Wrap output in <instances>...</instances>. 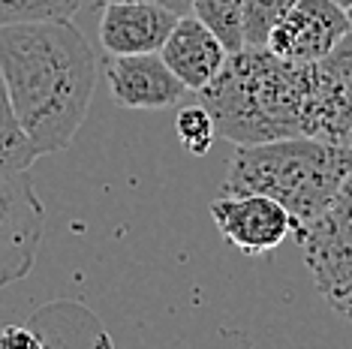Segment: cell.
Instances as JSON below:
<instances>
[{
  "label": "cell",
  "instance_id": "7c38bea8",
  "mask_svg": "<svg viewBox=\"0 0 352 349\" xmlns=\"http://www.w3.org/2000/svg\"><path fill=\"white\" fill-rule=\"evenodd\" d=\"M39 160V150L28 139L25 126L15 115L12 97L6 91L3 73H0V178L30 172V166Z\"/></svg>",
  "mask_w": 352,
  "mask_h": 349
},
{
  "label": "cell",
  "instance_id": "4fadbf2b",
  "mask_svg": "<svg viewBox=\"0 0 352 349\" xmlns=\"http://www.w3.org/2000/svg\"><path fill=\"white\" fill-rule=\"evenodd\" d=\"M193 15L217 34L229 54L244 49V0H193Z\"/></svg>",
  "mask_w": 352,
  "mask_h": 349
},
{
  "label": "cell",
  "instance_id": "6da1fadb",
  "mask_svg": "<svg viewBox=\"0 0 352 349\" xmlns=\"http://www.w3.org/2000/svg\"><path fill=\"white\" fill-rule=\"evenodd\" d=\"M0 73L39 157L73 145L100 73L94 49L73 21L0 27Z\"/></svg>",
  "mask_w": 352,
  "mask_h": 349
},
{
  "label": "cell",
  "instance_id": "ba28073f",
  "mask_svg": "<svg viewBox=\"0 0 352 349\" xmlns=\"http://www.w3.org/2000/svg\"><path fill=\"white\" fill-rule=\"evenodd\" d=\"M106 82L118 106L163 112L178 106L187 85L169 69L163 54H111L106 67Z\"/></svg>",
  "mask_w": 352,
  "mask_h": 349
},
{
  "label": "cell",
  "instance_id": "5bb4252c",
  "mask_svg": "<svg viewBox=\"0 0 352 349\" xmlns=\"http://www.w3.org/2000/svg\"><path fill=\"white\" fill-rule=\"evenodd\" d=\"M82 0H0V27L36 25V21H69Z\"/></svg>",
  "mask_w": 352,
  "mask_h": 349
},
{
  "label": "cell",
  "instance_id": "2e32d148",
  "mask_svg": "<svg viewBox=\"0 0 352 349\" xmlns=\"http://www.w3.org/2000/svg\"><path fill=\"white\" fill-rule=\"evenodd\" d=\"M175 133H178V142L184 145V150L193 157H202L211 150L214 139H217V124H214L211 112L196 102V106H184L178 109V117H175Z\"/></svg>",
  "mask_w": 352,
  "mask_h": 349
},
{
  "label": "cell",
  "instance_id": "e0dca14e",
  "mask_svg": "<svg viewBox=\"0 0 352 349\" xmlns=\"http://www.w3.org/2000/svg\"><path fill=\"white\" fill-rule=\"evenodd\" d=\"M0 349H45V344L28 325H3L0 328Z\"/></svg>",
  "mask_w": 352,
  "mask_h": 349
},
{
  "label": "cell",
  "instance_id": "9c48e42d",
  "mask_svg": "<svg viewBox=\"0 0 352 349\" xmlns=\"http://www.w3.org/2000/svg\"><path fill=\"white\" fill-rule=\"evenodd\" d=\"M178 19L154 3H109L100 19V43L109 54H154L166 45Z\"/></svg>",
  "mask_w": 352,
  "mask_h": 349
},
{
  "label": "cell",
  "instance_id": "ffe728a7",
  "mask_svg": "<svg viewBox=\"0 0 352 349\" xmlns=\"http://www.w3.org/2000/svg\"><path fill=\"white\" fill-rule=\"evenodd\" d=\"M346 15H349V25H352V6H346Z\"/></svg>",
  "mask_w": 352,
  "mask_h": 349
},
{
  "label": "cell",
  "instance_id": "7a4b0ae2",
  "mask_svg": "<svg viewBox=\"0 0 352 349\" xmlns=\"http://www.w3.org/2000/svg\"><path fill=\"white\" fill-rule=\"evenodd\" d=\"M199 102L211 112L217 136L232 145H265L316 133V63L277 58L271 49H241Z\"/></svg>",
  "mask_w": 352,
  "mask_h": 349
},
{
  "label": "cell",
  "instance_id": "d6986e66",
  "mask_svg": "<svg viewBox=\"0 0 352 349\" xmlns=\"http://www.w3.org/2000/svg\"><path fill=\"white\" fill-rule=\"evenodd\" d=\"M338 3H340V6H352V0H338Z\"/></svg>",
  "mask_w": 352,
  "mask_h": 349
},
{
  "label": "cell",
  "instance_id": "3957f363",
  "mask_svg": "<svg viewBox=\"0 0 352 349\" xmlns=\"http://www.w3.org/2000/svg\"><path fill=\"white\" fill-rule=\"evenodd\" d=\"M352 174V148L314 136L235 145L223 196H268L292 214L295 229L331 208Z\"/></svg>",
  "mask_w": 352,
  "mask_h": 349
},
{
  "label": "cell",
  "instance_id": "9a60e30c",
  "mask_svg": "<svg viewBox=\"0 0 352 349\" xmlns=\"http://www.w3.org/2000/svg\"><path fill=\"white\" fill-rule=\"evenodd\" d=\"M295 0H244V49H265Z\"/></svg>",
  "mask_w": 352,
  "mask_h": 349
},
{
  "label": "cell",
  "instance_id": "ac0fdd59",
  "mask_svg": "<svg viewBox=\"0 0 352 349\" xmlns=\"http://www.w3.org/2000/svg\"><path fill=\"white\" fill-rule=\"evenodd\" d=\"M106 3H121V0H106ZM133 3H154V6H163L175 15H187L193 12V0H133Z\"/></svg>",
  "mask_w": 352,
  "mask_h": 349
},
{
  "label": "cell",
  "instance_id": "52a82bcc",
  "mask_svg": "<svg viewBox=\"0 0 352 349\" xmlns=\"http://www.w3.org/2000/svg\"><path fill=\"white\" fill-rule=\"evenodd\" d=\"M211 220L244 256H265L295 232L292 214L268 196H220L211 202Z\"/></svg>",
  "mask_w": 352,
  "mask_h": 349
},
{
  "label": "cell",
  "instance_id": "5b68a950",
  "mask_svg": "<svg viewBox=\"0 0 352 349\" xmlns=\"http://www.w3.org/2000/svg\"><path fill=\"white\" fill-rule=\"evenodd\" d=\"M43 223L45 208L28 172L0 178V292L34 271Z\"/></svg>",
  "mask_w": 352,
  "mask_h": 349
},
{
  "label": "cell",
  "instance_id": "277c9868",
  "mask_svg": "<svg viewBox=\"0 0 352 349\" xmlns=\"http://www.w3.org/2000/svg\"><path fill=\"white\" fill-rule=\"evenodd\" d=\"M292 235L316 292L334 313L352 322V174L331 208Z\"/></svg>",
  "mask_w": 352,
  "mask_h": 349
},
{
  "label": "cell",
  "instance_id": "8992f818",
  "mask_svg": "<svg viewBox=\"0 0 352 349\" xmlns=\"http://www.w3.org/2000/svg\"><path fill=\"white\" fill-rule=\"evenodd\" d=\"M346 34H352V25L346 6H340L338 0H295L265 49L283 60L316 63L338 49Z\"/></svg>",
  "mask_w": 352,
  "mask_h": 349
},
{
  "label": "cell",
  "instance_id": "30bf717a",
  "mask_svg": "<svg viewBox=\"0 0 352 349\" xmlns=\"http://www.w3.org/2000/svg\"><path fill=\"white\" fill-rule=\"evenodd\" d=\"M169 69L187 85V91H205L229 60V49L196 15H181L175 30L160 49Z\"/></svg>",
  "mask_w": 352,
  "mask_h": 349
},
{
  "label": "cell",
  "instance_id": "8fae6325",
  "mask_svg": "<svg viewBox=\"0 0 352 349\" xmlns=\"http://www.w3.org/2000/svg\"><path fill=\"white\" fill-rule=\"evenodd\" d=\"M314 139L352 148V34L328 58L316 60V133Z\"/></svg>",
  "mask_w": 352,
  "mask_h": 349
}]
</instances>
